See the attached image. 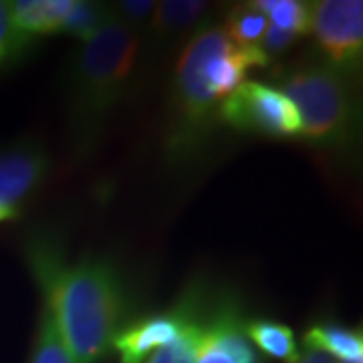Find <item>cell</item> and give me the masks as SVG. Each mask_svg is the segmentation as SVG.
Instances as JSON below:
<instances>
[{"instance_id": "obj_1", "label": "cell", "mask_w": 363, "mask_h": 363, "mask_svg": "<svg viewBox=\"0 0 363 363\" xmlns=\"http://www.w3.org/2000/svg\"><path fill=\"white\" fill-rule=\"evenodd\" d=\"M30 269L57 333L75 363H99L121 329L123 293L116 271L97 259L69 264L49 242L28 248Z\"/></svg>"}, {"instance_id": "obj_2", "label": "cell", "mask_w": 363, "mask_h": 363, "mask_svg": "<svg viewBox=\"0 0 363 363\" xmlns=\"http://www.w3.org/2000/svg\"><path fill=\"white\" fill-rule=\"evenodd\" d=\"M271 63L262 49L236 47L218 25L198 26L182 49L169 99L168 156L190 157L210 135L222 101L250 69Z\"/></svg>"}, {"instance_id": "obj_3", "label": "cell", "mask_w": 363, "mask_h": 363, "mask_svg": "<svg viewBox=\"0 0 363 363\" xmlns=\"http://www.w3.org/2000/svg\"><path fill=\"white\" fill-rule=\"evenodd\" d=\"M142 39L117 16L81 43L69 69L71 116L79 135L95 133L104 117L125 93L140 61Z\"/></svg>"}, {"instance_id": "obj_4", "label": "cell", "mask_w": 363, "mask_h": 363, "mask_svg": "<svg viewBox=\"0 0 363 363\" xmlns=\"http://www.w3.org/2000/svg\"><path fill=\"white\" fill-rule=\"evenodd\" d=\"M279 89L291 99L301 121V140L337 147L355 128V99L347 79L327 65L301 67L286 73Z\"/></svg>"}, {"instance_id": "obj_5", "label": "cell", "mask_w": 363, "mask_h": 363, "mask_svg": "<svg viewBox=\"0 0 363 363\" xmlns=\"http://www.w3.org/2000/svg\"><path fill=\"white\" fill-rule=\"evenodd\" d=\"M218 119L236 131L269 138H298L301 121L291 99L277 87L245 81L222 101Z\"/></svg>"}, {"instance_id": "obj_6", "label": "cell", "mask_w": 363, "mask_h": 363, "mask_svg": "<svg viewBox=\"0 0 363 363\" xmlns=\"http://www.w3.org/2000/svg\"><path fill=\"white\" fill-rule=\"evenodd\" d=\"M309 33H313L329 69L343 77L353 75L362 69V0L309 2Z\"/></svg>"}, {"instance_id": "obj_7", "label": "cell", "mask_w": 363, "mask_h": 363, "mask_svg": "<svg viewBox=\"0 0 363 363\" xmlns=\"http://www.w3.org/2000/svg\"><path fill=\"white\" fill-rule=\"evenodd\" d=\"M245 327L247 319L234 297L222 295L210 309H202L198 301L192 337L194 363H264L248 341Z\"/></svg>"}, {"instance_id": "obj_8", "label": "cell", "mask_w": 363, "mask_h": 363, "mask_svg": "<svg viewBox=\"0 0 363 363\" xmlns=\"http://www.w3.org/2000/svg\"><path fill=\"white\" fill-rule=\"evenodd\" d=\"M194 295L186 297L174 311L147 315L121 327L111 341L116 363H145L157 350L166 347L182 333L192 311Z\"/></svg>"}, {"instance_id": "obj_9", "label": "cell", "mask_w": 363, "mask_h": 363, "mask_svg": "<svg viewBox=\"0 0 363 363\" xmlns=\"http://www.w3.org/2000/svg\"><path fill=\"white\" fill-rule=\"evenodd\" d=\"M210 4L206 0H164L156 4V14L150 30L142 39L145 43L147 51L140 55V59L147 57H157L176 43H180L184 37L190 33L194 35L198 23L204 18Z\"/></svg>"}, {"instance_id": "obj_10", "label": "cell", "mask_w": 363, "mask_h": 363, "mask_svg": "<svg viewBox=\"0 0 363 363\" xmlns=\"http://www.w3.org/2000/svg\"><path fill=\"white\" fill-rule=\"evenodd\" d=\"M47 168V156L30 145L0 152V198L21 210L26 198L45 180Z\"/></svg>"}, {"instance_id": "obj_11", "label": "cell", "mask_w": 363, "mask_h": 363, "mask_svg": "<svg viewBox=\"0 0 363 363\" xmlns=\"http://www.w3.org/2000/svg\"><path fill=\"white\" fill-rule=\"evenodd\" d=\"M13 25L25 37L61 33L73 0H11L6 2Z\"/></svg>"}, {"instance_id": "obj_12", "label": "cell", "mask_w": 363, "mask_h": 363, "mask_svg": "<svg viewBox=\"0 0 363 363\" xmlns=\"http://www.w3.org/2000/svg\"><path fill=\"white\" fill-rule=\"evenodd\" d=\"M305 347L339 362H363V335L359 329L337 323L311 325L303 335Z\"/></svg>"}, {"instance_id": "obj_13", "label": "cell", "mask_w": 363, "mask_h": 363, "mask_svg": "<svg viewBox=\"0 0 363 363\" xmlns=\"http://www.w3.org/2000/svg\"><path fill=\"white\" fill-rule=\"evenodd\" d=\"M245 331L252 347L272 359L295 363L301 357L295 333L286 325L277 323L271 319H252V321H247Z\"/></svg>"}, {"instance_id": "obj_14", "label": "cell", "mask_w": 363, "mask_h": 363, "mask_svg": "<svg viewBox=\"0 0 363 363\" xmlns=\"http://www.w3.org/2000/svg\"><path fill=\"white\" fill-rule=\"evenodd\" d=\"M222 28L236 47L260 49L262 37L269 28V18L255 2H242L230 9Z\"/></svg>"}, {"instance_id": "obj_15", "label": "cell", "mask_w": 363, "mask_h": 363, "mask_svg": "<svg viewBox=\"0 0 363 363\" xmlns=\"http://www.w3.org/2000/svg\"><path fill=\"white\" fill-rule=\"evenodd\" d=\"M113 18H116V14H113L111 4L89 2V0H73L71 13L67 16L61 33L85 43L91 37H95Z\"/></svg>"}, {"instance_id": "obj_16", "label": "cell", "mask_w": 363, "mask_h": 363, "mask_svg": "<svg viewBox=\"0 0 363 363\" xmlns=\"http://www.w3.org/2000/svg\"><path fill=\"white\" fill-rule=\"evenodd\" d=\"M269 18V25L295 37L309 33V2L303 0H255Z\"/></svg>"}, {"instance_id": "obj_17", "label": "cell", "mask_w": 363, "mask_h": 363, "mask_svg": "<svg viewBox=\"0 0 363 363\" xmlns=\"http://www.w3.org/2000/svg\"><path fill=\"white\" fill-rule=\"evenodd\" d=\"M28 363H75L73 355L69 353L65 343L57 333V327H55V321H52L51 311L47 309V305H43V309H40L35 347H33Z\"/></svg>"}, {"instance_id": "obj_18", "label": "cell", "mask_w": 363, "mask_h": 363, "mask_svg": "<svg viewBox=\"0 0 363 363\" xmlns=\"http://www.w3.org/2000/svg\"><path fill=\"white\" fill-rule=\"evenodd\" d=\"M196 309H198V295H194L192 301V311L186 321V327L182 329V333L168 343L166 347L157 350L145 363H194V355H192V337H194V319Z\"/></svg>"}, {"instance_id": "obj_19", "label": "cell", "mask_w": 363, "mask_h": 363, "mask_svg": "<svg viewBox=\"0 0 363 363\" xmlns=\"http://www.w3.org/2000/svg\"><path fill=\"white\" fill-rule=\"evenodd\" d=\"M156 4L157 2L152 0H123L111 4V9L121 25H125L135 35H140V39H143L154 21Z\"/></svg>"}, {"instance_id": "obj_20", "label": "cell", "mask_w": 363, "mask_h": 363, "mask_svg": "<svg viewBox=\"0 0 363 363\" xmlns=\"http://www.w3.org/2000/svg\"><path fill=\"white\" fill-rule=\"evenodd\" d=\"M30 37H25L16 26L9 13L6 2H0V65H4L9 59L16 57L30 45Z\"/></svg>"}, {"instance_id": "obj_21", "label": "cell", "mask_w": 363, "mask_h": 363, "mask_svg": "<svg viewBox=\"0 0 363 363\" xmlns=\"http://www.w3.org/2000/svg\"><path fill=\"white\" fill-rule=\"evenodd\" d=\"M295 363H335V359H331L329 355L319 353V351L307 350L305 353H301V357Z\"/></svg>"}, {"instance_id": "obj_22", "label": "cell", "mask_w": 363, "mask_h": 363, "mask_svg": "<svg viewBox=\"0 0 363 363\" xmlns=\"http://www.w3.org/2000/svg\"><path fill=\"white\" fill-rule=\"evenodd\" d=\"M18 214H21V210H16V208H13L11 204H6V202L0 198V224H2V222L14 220Z\"/></svg>"}, {"instance_id": "obj_23", "label": "cell", "mask_w": 363, "mask_h": 363, "mask_svg": "<svg viewBox=\"0 0 363 363\" xmlns=\"http://www.w3.org/2000/svg\"><path fill=\"white\" fill-rule=\"evenodd\" d=\"M341 363H363V362H341Z\"/></svg>"}]
</instances>
